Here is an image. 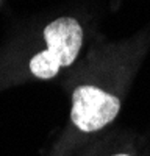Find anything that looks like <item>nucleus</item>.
I'll return each mask as SVG.
<instances>
[{"label":"nucleus","instance_id":"f257e3e1","mask_svg":"<svg viewBox=\"0 0 150 156\" xmlns=\"http://www.w3.org/2000/svg\"><path fill=\"white\" fill-rule=\"evenodd\" d=\"M42 37L45 48L30 58L28 69L33 76L50 80L78 58L84 31L75 17L62 16L45 25Z\"/></svg>","mask_w":150,"mask_h":156},{"label":"nucleus","instance_id":"f03ea898","mask_svg":"<svg viewBox=\"0 0 150 156\" xmlns=\"http://www.w3.org/2000/svg\"><path fill=\"white\" fill-rule=\"evenodd\" d=\"M120 111V100L108 90L84 84L72 92L70 120L81 133H94L116 119Z\"/></svg>","mask_w":150,"mask_h":156},{"label":"nucleus","instance_id":"7ed1b4c3","mask_svg":"<svg viewBox=\"0 0 150 156\" xmlns=\"http://www.w3.org/2000/svg\"><path fill=\"white\" fill-rule=\"evenodd\" d=\"M112 156H131L128 153H117V154H112Z\"/></svg>","mask_w":150,"mask_h":156}]
</instances>
